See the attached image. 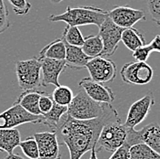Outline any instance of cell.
I'll use <instances>...</instances> for the list:
<instances>
[{"label":"cell","instance_id":"cell-1","mask_svg":"<svg viewBox=\"0 0 160 159\" xmlns=\"http://www.w3.org/2000/svg\"><path fill=\"white\" fill-rule=\"evenodd\" d=\"M118 119L119 116L117 110L110 104L102 116L93 120L79 121L66 113L54 132L58 135V143L68 146L70 159H80L97 145L104 125Z\"/></svg>","mask_w":160,"mask_h":159},{"label":"cell","instance_id":"cell-2","mask_svg":"<svg viewBox=\"0 0 160 159\" xmlns=\"http://www.w3.org/2000/svg\"><path fill=\"white\" fill-rule=\"evenodd\" d=\"M108 17V11L96 7H68L66 11L59 15H50L51 22L63 21L71 27H80L87 25H96L99 28Z\"/></svg>","mask_w":160,"mask_h":159},{"label":"cell","instance_id":"cell-3","mask_svg":"<svg viewBox=\"0 0 160 159\" xmlns=\"http://www.w3.org/2000/svg\"><path fill=\"white\" fill-rule=\"evenodd\" d=\"M110 104L99 103L92 100L89 96L81 90L74 96L72 102L68 106V114L73 119L79 121H88L102 116Z\"/></svg>","mask_w":160,"mask_h":159},{"label":"cell","instance_id":"cell-4","mask_svg":"<svg viewBox=\"0 0 160 159\" xmlns=\"http://www.w3.org/2000/svg\"><path fill=\"white\" fill-rule=\"evenodd\" d=\"M127 134L128 128L121 123L120 118L108 123L100 132L96 145L97 153L101 150H106L113 154L125 144Z\"/></svg>","mask_w":160,"mask_h":159},{"label":"cell","instance_id":"cell-5","mask_svg":"<svg viewBox=\"0 0 160 159\" xmlns=\"http://www.w3.org/2000/svg\"><path fill=\"white\" fill-rule=\"evenodd\" d=\"M16 74L23 91L36 90L41 86V60L35 57L17 61Z\"/></svg>","mask_w":160,"mask_h":159},{"label":"cell","instance_id":"cell-6","mask_svg":"<svg viewBox=\"0 0 160 159\" xmlns=\"http://www.w3.org/2000/svg\"><path fill=\"white\" fill-rule=\"evenodd\" d=\"M128 128V127H127ZM146 144L160 156V124L154 122L147 124L141 130L128 128L125 145L131 147L134 145Z\"/></svg>","mask_w":160,"mask_h":159},{"label":"cell","instance_id":"cell-7","mask_svg":"<svg viewBox=\"0 0 160 159\" xmlns=\"http://www.w3.org/2000/svg\"><path fill=\"white\" fill-rule=\"evenodd\" d=\"M124 82L134 85H146L153 79L154 70L147 62L126 63L120 70Z\"/></svg>","mask_w":160,"mask_h":159},{"label":"cell","instance_id":"cell-8","mask_svg":"<svg viewBox=\"0 0 160 159\" xmlns=\"http://www.w3.org/2000/svg\"><path fill=\"white\" fill-rule=\"evenodd\" d=\"M124 30L125 29L117 26L108 17L106 19L99 27L98 35L104 46L103 51L99 57H110L117 51Z\"/></svg>","mask_w":160,"mask_h":159},{"label":"cell","instance_id":"cell-9","mask_svg":"<svg viewBox=\"0 0 160 159\" xmlns=\"http://www.w3.org/2000/svg\"><path fill=\"white\" fill-rule=\"evenodd\" d=\"M86 69L89 72L90 78L101 84L113 81L117 76L116 63L104 57L91 59L88 62Z\"/></svg>","mask_w":160,"mask_h":159},{"label":"cell","instance_id":"cell-10","mask_svg":"<svg viewBox=\"0 0 160 159\" xmlns=\"http://www.w3.org/2000/svg\"><path fill=\"white\" fill-rule=\"evenodd\" d=\"M41 121L42 116L32 115L14 102L10 108L0 113V129L16 128L25 123H41Z\"/></svg>","mask_w":160,"mask_h":159},{"label":"cell","instance_id":"cell-11","mask_svg":"<svg viewBox=\"0 0 160 159\" xmlns=\"http://www.w3.org/2000/svg\"><path fill=\"white\" fill-rule=\"evenodd\" d=\"M154 104L155 98L153 92L149 91L143 98L136 101L131 104L124 125L128 128L134 129L147 118Z\"/></svg>","mask_w":160,"mask_h":159},{"label":"cell","instance_id":"cell-12","mask_svg":"<svg viewBox=\"0 0 160 159\" xmlns=\"http://www.w3.org/2000/svg\"><path fill=\"white\" fill-rule=\"evenodd\" d=\"M108 18L117 26L126 30L133 28L140 20H146V14L142 9L120 6L108 11Z\"/></svg>","mask_w":160,"mask_h":159},{"label":"cell","instance_id":"cell-13","mask_svg":"<svg viewBox=\"0 0 160 159\" xmlns=\"http://www.w3.org/2000/svg\"><path fill=\"white\" fill-rule=\"evenodd\" d=\"M40 159H61L59 143L55 132H40L34 134Z\"/></svg>","mask_w":160,"mask_h":159},{"label":"cell","instance_id":"cell-14","mask_svg":"<svg viewBox=\"0 0 160 159\" xmlns=\"http://www.w3.org/2000/svg\"><path fill=\"white\" fill-rule=\"evenodd\" d=\"M78 85L91 99L97 102L111 104L115 100V93L111 88L94 81L90 77L81 80Z\"/></svg>","mask_w":160,"mask_h":159},{"label":"cell","instance_id":"cell-15","mask_svg":"<svg viewBox=\"0 0 160 159\" xmlns=\"http://www.w3.org/2000/svg\"><path fill=\"white\" fill-rule=\"evenodd\" d=\"M67 69L65 60L43 59L41 60V86H59L60 74Z\"/></svg>","mask_w":160,"mask_h":159},{"label":"cell","instance_id":"cell-16","mask_svg":"<svg viewBox=\"0 0 160 159\" xmlns=\"http://www.w3.org/2000/svg\"><path fill=\"white\" fill-rule=\"evenodd\" d=\"M65 42V41H64ZM66 64L67 68L73 69V70H81L86 68L88 62L91 59L88 57L81 49V47L71 46L66 43Z\"/></svg>","mask_w":160,"mask_h":159},{"label":"cell","instance_id":"cell-17","mask_svg":"<svg viewBox=\"0 0 160 159\" xmlns=\"http://www.w3.org/2000/svg\"><path fill=\"white\" fill-rule=\"evenodd\" d=\"M43 91L39 90H26L23 91L15 103L18 104L22 109H24L27 112L32 115L41 116L39 108H38V101Z\"/></svg>","mask_w":160,"mask_h":159},{"label":"cell","instance_id":"cell-18","mask_svg":"<svg viewBox=\"0 0 160 159\" xmlns=\"http://www.w3.org/2000/svg\"><path fill=\"white\" fill-rule=\"evenodd\" d=\"M21 142L20 133L17 128L0 129V152L13 154Z\"/></svg>","mask_w":160,"mask_h":159},{"label":"cell","instance_id":"cell-19","mask_svg":"<svg viewBox=\"0 0 160 159\" xmlns=\"http://www.w3.org/2000/svg\"><path fill=\"white\" fill-rule=\"evenodd\" d=\"M38 60L51 59V60H65L66 59V45L62 39H57L45 46L38 57Z\"/></svg>","mask_w":160,"mask_h":159},{"label":"cell","instance_id":"cell-20","mask_svg":"<svg viewBox=\"0 0 160 159\" xmlns=\"http://www.w3.org/2000/svg\"><path fill=\"white\" fill-rule=\"evenodd\" d=\"M121 41L128 50L133 52L146 45V40L143 33L134 28L124 30L121 36Z\"/></svg>","mask_w":160,"mask_h":159},{"label":"cell","instance_id":"cell-21","mask_svg":"<svg viewBox=\"0 0 160 159\" xmlns=\"http://www.w3.org/2000/svg\"><path fill=\"white\" fill-rule=\"evenodd\" d=\"M103 48H104L103 42L98 34L86 37L84 43L81 47L83 52L88 57H89L90 59L99 57L103 51Z\"/></svg>","mask_w":160,"mask_h":159},{"label":"cell","instance_id":"cell-22","mask_svg":"<svg viewBox=\"0 0 160 159\" xmlns=\"http://www.w3.org/2000/svg\"><path fill=\"white\" fill-rule=\"evenodd\" d=\"M67 112H68V107L58 105L54 101V105H53L52 109L50 110L49 112H48L47 114L42 116L41 123L46 124L47 126L49 127L50 129H52V132H54L57 129L60 120L62 119V117Z\"/></svg>","mask_w":160,"mask_h":159},{"label":"cell","instance_id":"cell-23","mask_svg":"<svg viewBox=\"0 0 160 159\" xmlns=\"http://www.w3.org/2000/svg\"><path fill=\"white\" fill-rule=\"evenodd\" d=\"M129 159H160V156L148 145L142 143L130 147Z\"/></svg>","mask_w":160,"mask_h":159},{"label":"cell","instance_id":"cell-24","mask_svg":"<svg viewBox=\"0 0 160 159\" xmlns=\"http://www.w3.org/2000/svg\"><path fill=\"white\" fill-rule=\"evenodd\" d=\"M51 96H52L53 101L57 104L61 105V106H66V107L69 105L74 98L73 90L70 89L68 86H66V85H59L56 87V89L54 90L53 94Z\"/></svg>","mask_w":160,"mask_h":159},{"label":"cell","instance_id":"cell-25","mask_svg":"<svg viewBox=\"0 0 160 159\" xmlns=\"http://www.w3.org/2000/svg\"><path fill=\"white\" fill-rule=\"evenodd\" d=\"M61 39L66 43L76 47H82L85 40V38L83 37L81 31L78 27H71L68 25L64 30Z\"/></svg>","mask_w":160,"mask_h":159},{"label":"cell","instance_id":"cell-26","mask_svg":"<svg viewBox=\"0 0 160 159\" xmlns=\"http://www.w3.org/2000/svg\"><path fill=\"white\" fill-rule=\"evenodd\" d=\"M18 146L28 159H40L38 146L34 136H28V138L21 141Z\"/></svg>","mask_w":160,"mask_h":159},{"label":"cell","instance_id":"cell-27","mask_svg":"<svg viewBox=\"0 0 160 159\" xmlns=\"http://www.w3.org/2000/svg\"><path fill=\"white\" fill-rule=\"evenodd\" d=\"M53 105H54V101L52 99V96L48 93L43 91L38 101V108H39L41 116H44L45 114L49 112Z\"/></svg>","mask_w":160,"mask_h":159},{"label":"cell","instance_id":"cell-28","mask_svg":"<svg viewBox=\"0 0 160 159\" xmlns=\"http://www.w3.org/2000/svg\"><path fill=\"white\" fill-rule=\"evenodd\" d=\"M13 7L14 12L18 16L27 15L31 9L32 6L28 0H8Z\"/></svg>","mask_w":160,"mask_h":159},{"label":"cell","instance_id":"cell-29","mask_svg":"<svg viewBox=\"0 0 160 159\" xmlns=\"http://www.w3.org/2000/svg\"><path fill=\"white\" fill-rule=\"evenodd\" d=\"M8 16L9 12L4 3V0H0V34L4 33L10 27Z\"/></svg>","mask_w":160,"mask_h":159},{"label":"cell","instance_id":"cell-30","mask_svg":"<svg viewBox=\"0 0 160 159\" xmlns=\"http://www.w3.org/2000/svg\"><path fill=\"white\" fill-rule=\"evenodd\" d=\"M148 10L152 20L160 26V0H148Z\"/></svg>","mask_w":160,"mask_h":159},{"label":"cell","instance_id":"cell-31","mask_svg":"<svg viewBox=\"0 0 160 159\" xmlns=\"http://www.w3.org/2000/svg\"><path fill=\"white\" fill-rule=\"evenodd\" d=\"M151 52H153V50L151 49L149 44L145 45L133 52V58L138 62H146L148 60Z\"/></svg>","mask_w":160,"mask_h":159},{"label":"cell","instance_id":"cell-32","mask_svg":"<svg viewBox=\"0 0 160 159\" xmlns=\"http://www.w3.org/2000/svg\"><path fill=\"white\" fill-rule=\"evenodd\" d=\"M129 146L123 145L120 148L115 151L109 159H129Z\"/></svg>","mask_w":160,"mask_h":159},{"label":"cell","instance_id":"cell-33","mask_svg":"<svg viewBox=\"0 0 160 159\" xmlns=\"http://www.w3.org/2000/svg\"><path fill=\"white\" fill-rule=\"evenodd\" d=\"M149 45L153 51L160 53V35H157L150 42Z\"/></svg>","mask_w":160,"mask_h":159},{"label":"cell","instance_id":"cell-34","mask_svg":"<svg viewBox=\"0 0 160 159\" xmlns=\"http://www.w3.org/2000/svg\"><path fill=\"white\" fill-rule=\"evenodd\" d=\"M4 159H25L24 157L20 156L19 155H16V154H10L8 155Z\"/></svg>","mask_w":160,"mask_h":159},{"label":"cell","instance_id":"cell-35","mask_svg":"<svg viewBox=\"0 0 160 159\" xmlns=\"http://www.w3.org/2000/svg\"><path fill=\"white\" fill-rule=\"evenodd\" d=\"M91 154H90V157L89 159H98V156H97V150H96V146L93 147L92 149L90 150Z\"/></svg>","mask_w":160,"mask_h":159},{"label":"cell","instance_id":"cell-36","mask_svg":"<svg viewBox=\"0 0 160 159\" xmlns=\"http://www.w3.org/2000/svg\"><path fill=\"white\" fill-rule=\"evenodd\" d=\"M62 1H64V0H50V2L52 3V4H54V5H57V4H59L61 3Z\"/></svg>","mask_w":160,"mask_h":159}]
</instances>
